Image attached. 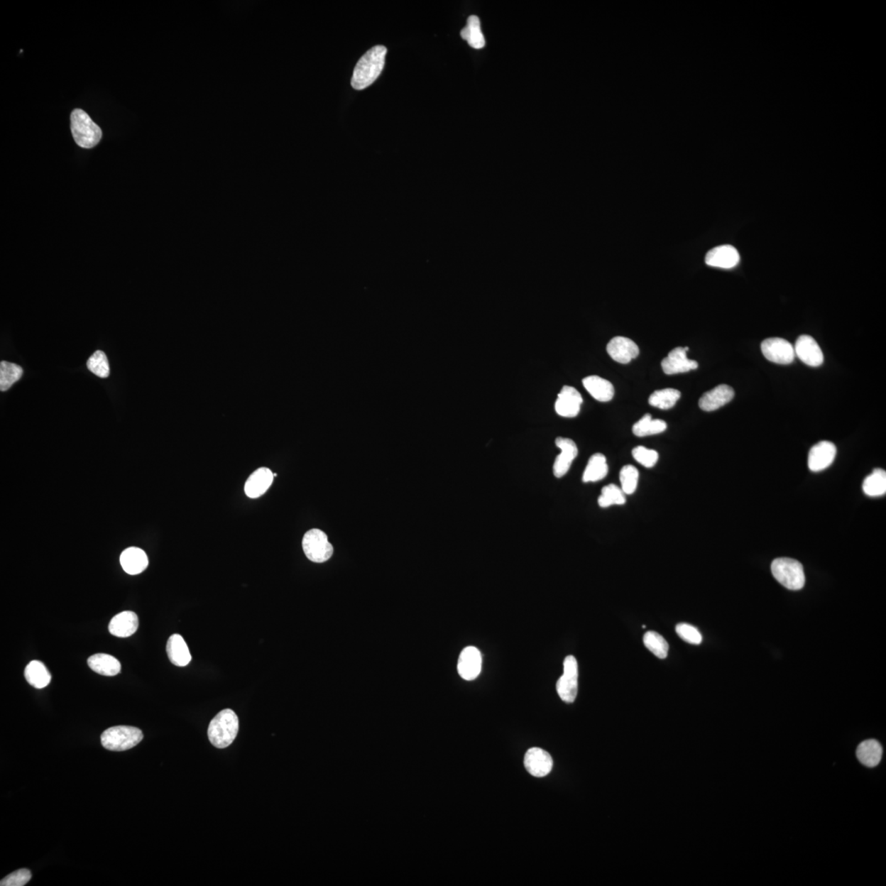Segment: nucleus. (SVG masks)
<instances>
[{
    "instance_id": "4468645a",
    "label": "nucleus",
    "mask_w": 886,
    "mask_h": 886,
    "mask_svg": "<svg viewBox=\"0 0 886 886\" xmlns=\"http://www.w3.org/2000/svg\"><path fill=\"white\" fill-rule=\"evenodd\" d=\"M583 398L577 390L571 386H564L555 403L559 415L566 418H574L579 415Z\"/></svg>"
},
{
    "instance_id": "58836bf2",
    "label": "nucleus",
    "mask_w": 886,
    "mask_h": 886,
    "mask_svg": "<svg viewBox=\"0 0 886 886\" xmlns=\"http://www.w3.org/2000/svg\"><path fill=\"white\" fill-rule=\"evenodd\" d=\"M31 879V873L28 869H19L7 875L0 882L1 886H24Z\"/></svg>"
},
{
    "instance_id": "0eeeda50",
    "label": "nucleus",
    "mask_w": 886,
    "mask_h": 886,
    "mask_svg": "<svg viewBox=\"0 0 886 886\" xmlns=\"http://www.w3.org/2000/svg\"><path fill=\"white\" fill-rule=\"evenodd\" d=\"M578 663L576 657L568 656L564 661V672L557 683V690L562 701L571 704L578 693Z\"/></svg>"
},
{
    "instance_id": "f8f14e48",
    "label": "nucleus",
    "mask_w": 886,
    "mask_h": 886,
    "mask_svg": "<svg viewBox=\"0 0 886 886\" xmlns=\"http://www.w3.org/2000/svg\"><path fill=\"white\" fill-rule=\"evenodd\" d=\"M525 767L532 777H545L552 772V758L549 753L540 748H532L525 756Z\"/></svg>"
},
{
    "instance_id": "2eb2a0df",
    "label": "nucleus",
    "mask_w": 886,
    "mask_h": 886,
    "mask_svg": "<svg viewBox=\"0 0 886 886\" xmlns=\"http://www.w3.org/2000/svg\"><path fill=\"white\" fill-rule=\"evenodd\" d=\"M740 261V253L731 245L716 246L709 251L705 257L706 265L724 270L735 268Z\"/></svg>"
},
{
    "instance_id": "39448f33",
    "label": "nucleus",
    "mask_w": 886,
    "mask_h": 886,
    "mask_svg": "<svg viewBox=\"0 0 886 886\" xmlns=\"http://www.w3.org/2000/svg\"><path fill=\"white\" fill-rule=\"evenodd\" d=\"M773 576L789 590H800L805 584V574L802 564L794 559L782 557L772 564Z\"/></svg>"
},
{
    "instance_id": "f704fd0d",
    "label": "nucleus",
    "mask_w": 886,
    "mask_h": 886,
    "mask_svg": "<svg viewBox=\"0 0 886 886\" xmlns=\"http://www.w3.org/2000/svg\"><path fill=\"white\" fill-rule=\"evenodd\" d=\"M640 473L637 468L631 465L625 466L620 472V480L622 491L625 495L634 494L639 483Z\"/></svg>"
},
{
    "instance_id": "5701e85b",
    "label": "nucleus",
    "mask_w": 886,
    "mask_h": 886,
    "mask_svg": "<svg viewBox=\"0 0 886 886\" xmlns=\"http://www.w3.org/2000/svg\"><path fill=\"white\" fill-rule=\"evenodd\" d=\"M583 384L589 394L598 402H609L614 397L613 385L606 379L596 376H589L583 379Z\"/></svg>"
},
{
    "instance_id": "e433bc0d",
    "label": "nucleus",
    "mask_w": 886,
    "mask_h": 886,
    "mask_svg": "<svg viewBox=\"0 0 886 886\" xmlns=\"http://www.w3.org/2000/svg\"><path fill=\"white\" fill-rule=\"evenodd\" d=\"M632 455L637 462L646 468H652L656 465L659 455L655 450L648 449L645 447L639 446L634 448L632 451Z\"/></svg>"
},
{
    "instance_id": "c9c22d12",
    "label": "nucleus",
    "mask_w": 886,
    "mask_h": 886,
    "mask_svg": "<svg viewBox=\"0 0 886 886\" xmlns=\"http://www.w3.org/2000/svg\"><path fill=\"white\" fill-rule=\"evenodd\" d=\"M87 368L97 376L106 378L109 376V365L106 355L102 351H97L89 358Z\"/></svg>"
},
{
    "instance_id": "412c9836",
    "label": "nucleus",
    "mask_w": 886,
    "mask_h": 886,
    "mask_svg": "<svg viewBox=\"0 0 886 886\" xmlns=\"http://www.w3.org/2000/svg\"><path fill=\"white\" fill-rule=\"evenodd\" d=\"M120 563L126 573L135 576L145 571L149 565V560L143 550L131 547L121 554Z\"/></svg>"
},
{
    "instance_id": "c756f323",
    "label": "nucleus",
    "mask_w": 886,
    "mask_h": 886,
    "mask_svg": "<svg viewBox=\"0 0 886 886\" xmlns=\"http://www.w3.org/2000/svg\"><path fill=\"white\" fill-rule=\"evenodd\" d=\"M863 489L869 497H880L886 493V473L884 469H875L872 474L865 478Z\"/></svg>"
},
{
    "instance_id": "7ed1b4c3",
    "label": "nucleus",
    "mask_w": 886,
    "mask_h": 886,
    "mask_svg": "<svg viewBox=\"0 0 886 886\" xmlns=\"http://www.w3.org/2000/svg\"><path fill=\"white\" fill-rule=\"evenodd\" d=\"M71 129L74 141L84 149L97 146L102 138V129L82 109H75L72 113Z\"/></svg>"
},
{
    "instance_id": "423d86ee",
    "label": "nucleus",
    "mask_w": 886,
    "mask_h": 886,
    "mask_svg": "<svg viewBox=\"0 0 886 886\" xmlns=\"http://www.w3.org/2000/svg\"><path fill=\"white\" fill-rule=\"evenodd\" d=\"M302 547L305 556L310 561L315 563L329 561L334 554V547L329 542L328 536L324 532L317 529L305 532Z\"/></svg>"
},
{
    "instance_id": "4be33fe9",
    "label": "nucleus",
    "mask_w": 886,
    "mask_h": 886,
    "mask_svg": "<svg viewBox=\"0 0 886 886\" xmlns=\"http://www.w3.org/2000/svg\"><path fill=\"white\" fill-rule=\"evenodd\" d=\"M166 650L170 662L177 667H186L192 661L187 642L181 635H172L168 640Z\"/></svg>"
},
{
    "instance_id": "20e7f679",
    "label": "nucleus",
    "mask_w": 886,
    "mask_h": 886,
    "mask_svg": "<svg viewBox=\"0 0 886 886\" xmlns=\"http://www.w3.org/2000/svg\"><path fill=\"white\" fill-rule=\"evenodd\" d=\"M143 740V734L138 728L126 726L111 727L102 735L104 748L110 751L122 752L136 747Z\"/></svg>"
},
{
    "instance_id": "bb28decb",
    "label": "nucleus",
    "mask_w": 886,
    "mask_h": 886,
    "mask_svg": "<svg viewBox=\"0 0 886 886\" xmlns=\"http://www.w3.org/2000/svg\"><path fill=\"white\" fill-rule=\"evenodd\" d=\"M25 678L31 687L43 689L51 682V674L40 661L31 662L25 669Z\"/></svg>"
},
{
    "instance_id": "6ab92c4d",
    "label": "nucleus",
    "mask_w": 886,
    "mask_h": 886,
    "mask_svg": "<svg viewBox=\"0 0 886 886\" xmlns=\"http://www.w3.org/2000/svg\"><path fill=\"white\" fill-rule=\"evenodd\" d=\"M273 473L270 469H258L248 478L245 484V493L250 498H258L265 494L273 482Z\"/></svg>"
},
{
    "instance_id": "f3484780",
    "label": "nucleus",
    "mask_w": 886,
    "mask_h": 886,
    "mask_svg": "<svg viewBox=\"0 0 886 886\" xmlns=\"http://www.w3.org/2000/svg\"><path fill=\"white\" fill-rule=\"evenodd\" d=\"M609 356L616 362L628 363L640 354L639 346L634 341L625 337H616L606 346Z\"/></svg>"
},
{
    "instance_id": "4c0bfd02",
    "label": "nucleus",
    "mask_w": 886,
    "mask_h": 886,
    "mask_svg": "<svg viewBox=\"0 0 886 886\" xmlns=\"http://www.w3.org/2000/svg\"><path fill=\"white\" fill-rule=\"evenodd\" d=\"M676 630L680 639L690 645H699L703 641L700 632L693 625L687 623L679 624L677 625Z\"/></svg>"
},
{
    "instance_id": "2f4dec72",
    "label": "nucleus",
    "mask_w": 886,
    "mask_h": 886,
    "mask_svg": "<svg viewBox=\"0 0 886 886\" xmlns=\"http://www.w3.org/2000/svg\"><path fill=\"white\" fill-rule=\"evenodd\" d=\"M23 374L22 367L16 363L7 361L0 363V390L7 391L22 378Z\"/></svg>"
},
{
    "instance_id": "a211bd4d",
    "label": "nucleus",
    "mask_w": 886,
    "mask_h": 886,
    "mask_svg": "<svg viewBox=\"0 0 886 886\" xmlns=\"http://www.w3.org/2000/svg\"><path fill=\"white\" fill-rule=\"evenodd\" d=\"M734 397V389L726 384L719 385L701 395L699 403V408L710 412L731 403Z\"/></svg>"
},
{
    "instance_id": "a878e982",
    "label": "nucleus",
    "mask_w": 886,
    "mask_h": 886,
    "mask_svg": "<svg viewBox=\"0 0 886 886\" xmlns=\"http://www.w3.org/2000/svg\"><path fill=\"white\" fill-rule=\"evenodd\" d=\"M608 465L606 458L601 453H596L590 457L583 474L584 483H596L603 479L608 474Z\"/></svg>"
},
{
    "instance_id": "393cba45",
    "label": "nucleus",
    "mask_w": 886,
    "mask_h": 886,
    "mask_svg": "<svg viewBox=\"0 0 886 886\" xmlns=\"http://www.w3.org/2000/svg\"><path fill=\"white\" fill-rule=\"evenodd\" d=\"M856 754L859 762L864 766L875 767L882 760L883 750L878 741L868 740L858 745Z\"/></svg>"
},
{
    "instance_id": "f03ea898",
    "label": "nucleus",
    "mask_w": 886,
    "mask_h": 886,
    "mask_svg": "<svg viewBox=\"0 0 886 886\" xmlns=\"http://www.w3.org/2000/svg\"><path fill=\"white\" fill-rule=\"evenodd\" d=\"M239 731V720L234 711H221L211 721L208 737L212 745L218 748H225L234 743Z\"/></svg>"
},
{
    "instance_id": "aec40b11",
    "label": "nucleus",
    "mask_w": 886,
    "mask_h": 886,
    "mask_svg": "<svg viewBox=\"0 0 886 886\" xmlns=\"http://www.w3.org/2000/svg\"><path fill=\"white\" fill-rule=\"evenodd\" d=\"M138 625V616L133 611H126L111 620L109 630L110 634L116 637L128 638L135 634Z\"/></svg>"
},
{
    "instance_id": "9d476101",
    "label": "nucleus",
    "mask_w": 886,
    "mask_h": 886,
    "mask_svg": "<svg viewBox=\"0 0 886 886\" xmlns=\"http://www.w3.org/2000/svg\"><path fill=\"white\" fill-rule=\"evenodd\" d=\"M556 445L560 448L562 452L556 458L553 465V474L557 478H561L571 469L574 459L578 456V447L573 440L567 439V437H559L556 439Z\"/></svg>"
},
{
    "instance_id": "ddd939ff",
    "label": "nucleus",
    "mask_w": 886,
    "mask_h": 886,
    "mask_svg": "<svg viewBox=\"0 0 886 886\" xmlns=\"http://www.w3.org/2000/svg\"><path fill=\"white\" fill-rule=\"evenodd\" d=\"M836 447L829 441H822L812 447L809 455L810 471L820 472L829 467L836 456Z\"/></svg>"
},
{
    "instance_id": "473e14b6",
    "label": "nucleus",
    "mask_w": 886,
    "mask_h": 886,
    "mask_svg": "<svg viewBox=\"0 0 886 886\" xmlns=\"http://www.w3.org/2000/svg\"><path fill=\"white\" fill-rule=\"evenodd\" d=\"M626 503V495L622 491L621 488L616 486V484L606 485L602 489L598 498V505L601 508H606L611 505H621Z\"/></svg>"
},
{
    "instance_id": "cd10ccee",
    "label": "nucleus",
    "mask_w": 886,
    "mask_h": 886,
    "mask_svg": "<svg viewBox=\"0 0 886 886\" xmlns=\"http://www.w3.org/2000/svg\"><path fill=\"white\" fill-rule=\"evenodd\" d=\"M461 35L462 39L467 40L469 45L474 49H482L485 45L480 20L477 16H471L468 18L467 25L462 29Z\"/></svg>"
},
{
    "instance_id": "9b49d317",
    "label": "nucleus",
    "mask_w": 886,
    "mask_h": 886,
    "mask_svg": "<svg viewBox=\"0 0 886 886\" xmlns=\"http://www.w3.org/2000/svg\"><path fill=\"white\" fill-rule=\"evenodd\" d=\"M688 351L689 347L679 346L669 352L667 357L663 359L662 361L664 373L672 376V374L687 373L698 368V362L688 359Z\"/></svg>"
},
{
    "instance_id": "7c9ffc66",
    "label": "nucleus",
    "mask_w": 886,
    "mask_h": 886,
    "mask_svg": "<svg viewBox=\"0 0 886 886\" xmlns=\"http://www.w3.org/2000/svg\"><path fill=\"white\" fill-rule=\"evenodd\" d=\"M680 395H682V393L677 389L666 388L657 390V391L651 394L650 399H648V403L654 408L669 410L677 404L680 398Z\"/></svg>"
},
{
    "instance_id": "b1692460",
    "label": "nucleus",
    "mask_w": 886,
    "mask_h": 886,
    "mask_svg": "<svg viewBox=\"0 0 886 886\" xmlns=\"http://www.w3.org/2000/svg\"><path fill=\"white\" fill-rule=\"evenodd\" d=\"M93 672L104 677H114L121 672V663L117 658L105 653L94 654L87 660Z\"/></svg>"
},
{
    "instance_id": "dca6fc26",
    "label": "nucleus",
    "mask_w": 886,
    "mask_h": 886,
    "mask_svg": "<svg viewBox=\"0 0 886 886\" xmlns=\"http://www.w3.org/2000/svg\"><path fill=\"white\" fill-rule=\"evenodd\" d=\"M481 653L476 647L469 646L463 650L459 657L457 669L462 679L473 680L476 679L481 672Z\"/></svg>"
},
{
    "instance_id": "c85d7f7f",
    "label": "nucleus",
    "mask_w": 886,
    "mask_h": 886,
    "mask_svg": "<svg viewBox=\"0 0 886 886\" xmlns=\"http://www.w3.org/2000/svg\"><path fill=\"white\" fill-rule=\"evenodd\" d=\"M667 429L666 422L653 420L650 414H647L633 426V432L635 436L642 437L661 434Z\"/></svg>"
},
{
    "instance_id": "f257e3e1",
    "label": "nucleus",
    "mask_w": 886,
    "mask_h": 886,
    "mask_svg": "<svg viewBox=\"0 0 886 886\" xmlns=\"http://www.w3.org/2000/svg\"><path fill=\"white\" fill-rule=\"evenodd\" d=\"M388 50L376 45L368 50L358 61L353 72L351 86L357 91L366 89L377 80L383 70Z\"/></svg>"
},
{
    "instance_id": "72a5a7b5",
    "label": "nucleus",
    "mask_w": 886,
    "mask_h": 886,
    "mask_svg": "<svg viewBox=\"0 0 886 886\" xmlns=\"http://www.w3.org/2000/svg\"><path fill=\"white\" fill-rule=\"evenodd\" d=\"M643 642L648 650L660 659L667 657L669 645L664 638L655 631H648L643 637Z\"/></svg>"
},
{
    "instance_id": "1a4fd4ad",
    "label": "nucleus",
    "mask_w": 886,
    "mask_h": 886,
    "mask_svg": "<svg viewBox=\"0 0 886 886\" xmlns=\"http://www.w3.org/2000/svg\"><path fill=\"white\" fill-rule=\"evenodd\" d=\"M794 348L795 356L806 366L819 367L824 363V352L814 337L809 335L800 336Z\"/></svg>"
},
{
    "instance_id": "6e6552de",
    "label": "nucleus",
    "mask_w": 886,
    "mask_h": 886,
    "mask_svg": "<svg viewBox=\"0 0 886 886\" xmlns=\"http://www.w3.org/2000/svg\"><path fill=\"white\" fill-rule=\"evenodd\" d=\"M762 354L769 361L779 365H789L794 361L795 352L792 344L787 340L772 337L762 342Z\"/></svg>"
}]
</instances>
